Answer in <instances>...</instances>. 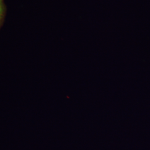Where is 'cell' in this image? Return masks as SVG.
I'll list each match as a JSON object with an SVG mask.
<instances>
[{
    "mask_svg": "<svg viewBox=\"0 0 150 150\" xmlns=\"http://www.w3.org/2000/svg\"><path fill=\"white\" fill-rule=\"evenodd\" d=\"M5 5L3 0H0V26L3 21L5 15Z\"/></svg>",
    "mask_w": 150,
    "mask_h": 150,
    "instance_id": "obj_1",
    "label": "cell"
}]
</instances>
